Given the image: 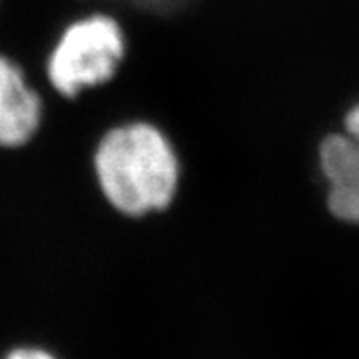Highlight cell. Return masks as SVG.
I'll use <instances>...</instances> for the list:
<instances>
[{
  "mask_svg": "<svg viewBox=\"0 0 359 359\" xmlns=\"http://www.w3.org/2000/svg\"><path fill=\"white\" fill-rule=\"evenodd\" d=\"M94 168L106 200L130 218L166 210L178 192L176 150L152 124L132 122L106 132Z\"/></svg>",
  "mask_w": 359,
  "mask_h": 359,
  "instance_id": "6da1fadb",
  "label": "cell"
},
{
  "mask_svg": "<svg viewBox=\"0 0 359 359\" xmlns=\"http://www.w3.org/2000/svg\"><path fill=\"white\" fill-rule=\"evenodd\" d=\"M124 32L114 18L94 14L66 28L48 58V80L62 96L108 82L124 58Z\"/></svg>",
  "mask_w": 359,
  "mask_h": 359,
  "instance_id": "7a4b0ae2",
  "label": "cell"
},
{
  "mask_svg": "<svg viewBox=\"0 0 359 359\" xmlns=\"http://www.w3.org/2000/svg\"><path fill=\"white\" fill-rule=\"evenodd\" d=\"M316 164L327 212L344 224H359V100L347 106L339 130L321 136Z\"/></svg>",
  "mask_w": 359,
  "mask_h": 359,
  "instance_id": "3957f363",
  "label": "cell"
},
{
  "mask_svg": "<svg viewBox=\"0 0 359 359\" xmlns=\"http://www.w3.org/2000/svg\"><path fill=\"white\" fill-rule=\"evenodd\" d=\"M132 6L154 14H172L182 11L190 0H124Z\"/></svg>",
  "mask_w": 359,
  "mask_h": 359,
  "instance_id": "5b68a950",
  "label": "cell"
},
{
  "mask_svg": "<svg viewBox=\"0 0 359 359\" xmlns=\"http://www.w3.org/2000/svg\"><path fill=\"white\" fill-rule=\"evenodd\" d=\"M42 102L13 60L0 56V146L30 140L40 126Z\"/></svg>",
  "mask_w": 359,
  "mask_h": 359,
  "instance_id": "277c9868",
  "label": "cell"
},
{
  "mask_svg": "<svg viewBox=\"0 0 359 359\" xmlns=\"http://www.w3.org/2000/svg\"><path fill=\"white\" fill-rule=\"evenodd\" d=\"M2 359H58V355L40 346H20L4 353Z\"/></svg>",
  "mask_w": 359,
  "mask_h": 359,
  "instance_id": "8992f818",
  "label": "cell"
}]
</instances>
